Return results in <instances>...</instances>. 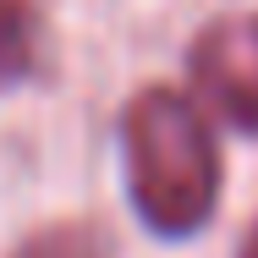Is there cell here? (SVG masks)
Returning a JSON list of instances; mask_svg holds the SVG:
<instances>
[{"label":"cell","instance_id":"6da1fadb","mask_svg":"<svg viewBox=\"0 0 258 258\" xmlns=\"http://www.w3.org/2000/svg\"><path fill=\"white\" fill-rule=\"evenodd\" d=\"M121 149H126V192L159 236H192L204 231L220 204V149L198 115V104L181 88H143L121 115Z\"/></svg>","mask_w":258,"mask_h":258},{"label":"cell","instance_id":"7a4b0ae2","mask_svg":"<svg viewBox=\"0 0 258 258\" xmlns=\"http://www.w3.org/2000/svg\"><path fill=\"white\" fill-rule=\"evenodd\" d=\"M192 77L231 126L258 132V17H214L192 39Z\"/></svg>","mask_w":258,"mask_h":258},{"label":"cell","instance_id":"3957f363","mask_svg":"<svg viewBox=\"0 0 258 258\" xmlns=\"http://www.w3.org/2000/svg\"><path fill=\"white\" fill-rule=\"evenodd\" d=\"M11 258H110V236L94 220H60V225L33 231Z\"/></svg>","mask_w":258,"mask_h":258},{"label":"cell","instance_id":"277c9868","mask_svg":"<svg viewBox=\"0 0 258 258\" xmlns=\"http://www.w3.org/2000/svg\"><path fill=\"white\" fill-rule=\"evenodd\" d=\"M33 72V17L22 0H0V88Z\"/></svg>","mask_w":258,"mask_h":258},{"label":"cell","instance_id":"5b68a950","mask_svg":"<svg viewBox=\"0 0 258 258\" xmlns=\"http://www.w3.org/2000/svg\"><path fill=\"white\" fill-rule=\"evenodd\" d=\"M236 258H258V225L247 231V242H242V253H236Z\"/></svg>","mask_w":258,"mask_h":258}]
</instances>
